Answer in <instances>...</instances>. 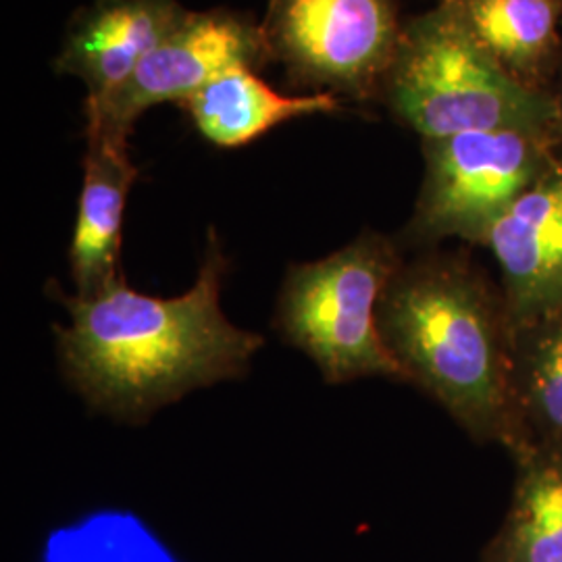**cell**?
<instances>
[{
  "instance_id": "1",
  "label": "cell",
  "mask_w": 562,
  "mask_h": 562,
  "mask_svg": "<svg viewBox=\"0 0 562 562\" xmlns=\"http://www.w3.org/2000/svg\"><path fill=\"white\" fill-rule=\"evenodd\" d=\"M225 269L211 232L199 278L176 299L142 294L123 278L90 299L57 290L71 315L55 327L67 382L94 411L146 422L196 387L241 378L262 338L223 315Z\"/></svg>"
},
{
  "instance_id": "2",
  "label": "cell",
  "mask_w": 562,
  "mask_h": 562,
  "mask_svg": "<svg viewBox=\"0 0 562 562\" xmlns=\"http://www.w3.org/2000/svg\"><path fill=\"white\" fill-rule=\"evenodd\" d=\"M383 344L475 442L513 443V323L503 290L457 257L401 265L378 306Z\"/></svg>"
},
{
  "instance_id": "3",
  "label": "cell",
  "mask_w": 562,
  "mask_h": 562,
  "mask_svg": "<svg viewBox=\"0 0 562 562\" xmlns=\"http://www.w3.org/2000/svg\"><path fill=\"white\" fill-rule=\"evenodd\" d=\"M390 101L423 140L504 127L542 130L548 104L513 80L454 7L415 21L390 65Z\"/></svg>"
},
{
  "instance_id": "4",
  "label": "cell",
  "mask_w": 562,
  "mask_h": 562,
  "mask_svg": "<svg viewBox=\"0 0 562 562\" xmlns=\"http://www.w3.org/2000/svg\"><path fill=\"white\" fill-rule=\"evenodd\" d=\"M401 265L394 244L380 234H362L319 261L292 265L273 327L315 361L329 385L359 378L404 382L378 325V306Z\"/></svg>"
},
{
  "instance_id": "5",
  "label": "cell",
  "mask_w": 562,
  "mask_h": 562,
  "mask_svg": "<svg viewBox=\"0 0 562 562\" xmlns=\"http://www.w3.org/2000/svg\"><path fill=\"white\" fill-rule=\"evenodd\" d=\"M542 130L504 127L425 142V180L411 234L485 244L504 213L554 162Z\"/></svg>"
},
{
  "instance_id": "6",
  "label": "cell",
  "mask_w": 562,
  "mask_h": 562,
  "mask_svg": "<svg viewBox=\"0 0 562 562\" xmlns=\"http://www.w3.org/2000/svg\"><path fill=\"white\" fill-rule=\"evenodd\" d=\"M262 30L271 59L323 92H359L390 69L401 41L392 0H271Z\"/></svg>"
},
{
  "instance_id": "7",
  "label": "cell",
  "mask_w": 562,
  "mask_h": 562,
  "mask_svg": "<svg viewBox=\"0 0 562 562\" xmlns=\"http://www.w3.org/2000/svg\"><path fill=\"white\" fill-rule=\"evenodd\" d=\"M271 59L265 30L229 11L186 13L142 60L134 76L101 106H86L90 130L127 138L134 123L162 102H186L223 71Z\"/></svg>"
},
{
  "instance_id": "8",
  "label": "cell",
  "mask_w": 562,
  "mask_h": 562,
  "mask_svg": "<svg viewBox=\"0 0 562 562\" xmlns=\"http://www.w3.org/2000/svg\"><path fill=\"white\" fill-rule=\"evenodd\" d=\"M485 246L501 265L513 325L562 308V157L490 229Z\"/></svg>"
},
{
  "instance_id": "9",
  "label": "cell",
  "mask_w": 562,
  "mask_h": 562,
  "mask_svg": "<svg viewBox=\"0 0 562 562\" xmlns=\"http://www.w3.org/2000/svg\"><path fill=\"white\" fill-rule=\"evenodd\" d=\"M188 11L178 0H94L74 21L57 71L80 78L86 106H101L134 76Z\"/></svg>"
},
{
  "instance_id": "10",
  "label": "cell",
  "mask_w": 562,
  "mask_h": 562,
  "mask_svg": "<svg viewBox=\"0 0 562 562\" xmlns=\"http://www.w3.org/2000/svg\"><path fill=\"white\" fill-rule=\"evenodd\" d=\"M138 178L127 138L88 127L78 222L69 248L80 299L101 294L121 280V229L127 194Z\"/></svg>"
},
{
  "instance_id": "11",
  "label": "cell",
  "mask_w": 562,
  "mask_h": 562,
  "mask_svg": "<svg viewBox=\"0 0 562 562\" xmlns=\"http://www.w3.org/2000/svg\"><path fill=\"white\" fill-rule=\"evenodd\" d=\"M183 104L202 136L222 148L250 144L285 121L340 109L331 92L281 94L246 65L223 71Z\"/></svg>"
},
{
  "instance_id": "12",
  "label": "cell",
  "mask_w": 562,
  "mask_h": 562,
  "mask_svg": "<svg viewBox=\"0 0 562 562\" xmlns=\"http://www.w3.org/2000/svg\"><path fill=\"white\" fill-rule=\"evenodd\" d=\"M510 404V457L562 448V308L513 325Z\"/></svg>"
},
{
  "instance_id": "13",
  "label": "cell",
  "mask_w": 562,
  "mask_h": 562,
  "mask_svg": "<svg viewBox=\"0 0 562 562\" xmlns=\"http://www.w3.org/2000/svg\"><path fill=\"white\" fill-rule=\"evenodd\" d=\"M513 459L510 506L482 562H562V448H529Z\"/></svg>"
},
{
  "instance_id": "14",
  "label": "cell",
  "mask_w": 562,
  "mask_h": 562,
  "mask_svg": "<svg viewBox=\"0 0 562 562\" xmlns=\"http://www.w3.org/2000/svg\"><path fill=\"white\" fill-rule=\"evenodd\" d=\"M454 9L475 38L506 63L538 59L557 25L552 0H462Z\"/></svg>"
}]
</instances>
